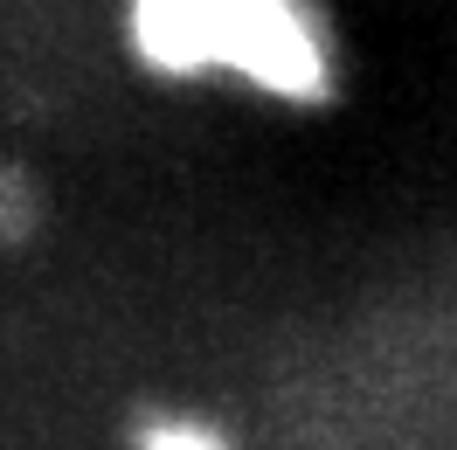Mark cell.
<instances>
[{
    "label": "cell",
    "mask_w": 457,
    "mask_h": 450,
    "mask_svg": "<svg viewBox=\"0 0 457 450\" xmlns=\"http://www.w3.org/2000/svg\"><path fill=\"white\" fill-rule=\"evenodd\" d=\"M228 77L270 97H319L333 77L326 29L312 0H222V62Z\"/></svg>",
    "instance_id": "6da1fadb"
},
{
    "label": "cell",
    "mask_w": 457,
    "mask_h": 450,
    "mask_svg": "<svg viewBox=\"0 0 457 450\" xmlns=\"http://www.w3.org/2000/svg\"><path fill=\"white\" fill-rule=\"evenodd\" d=\"M132 42L153 70L208 77L222 62V0H132Z\"/></svg>",
    "instance_id": "7a4b0ae2"
},
{
    "label": "cell",
    "mask_w": 457,
    "mask_h": 450,
    "mask_svg": "<svg viewBox=\"0 0 457 450\" xmlns=\"http://www.w3.org/2000/svg\"><path fill=\"white\" fill-rule=\"evenodd\" d=\"M139 450H228V444H222V429H208L195 416H160L139 429Z\"/></svg>",
    "instance_id": "3957f363"
}]
</instances>
